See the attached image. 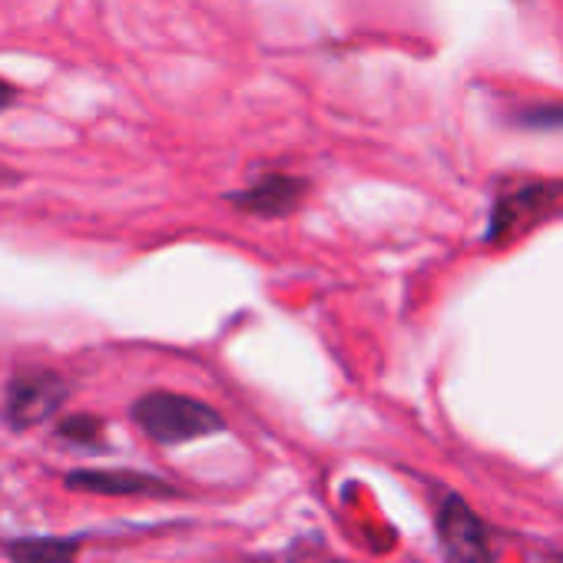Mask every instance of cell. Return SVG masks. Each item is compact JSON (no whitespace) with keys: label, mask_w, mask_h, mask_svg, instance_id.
Segmentation results:
<instances>
[{"label":"cell","mask_w":563,"mask_h":563,"mask_svg":"<svg viewBox=\"0 0 563 563\" xmlns=\"http://www.w3.org/2000/svg\"><path fill=\"white\" fill-rule=\"evenodd\" d=\"M438 540L448 563H494L490 533L484 520L457 494H444L438 507Z\"/></svg>","instance_id":"7a4b0ae2"},{"label":"cell","mask_w":563,"mask_h":563,"mask_svg":"<svg viewBox=\"0 0 563 563\" xmlns=\"http://www.w3.org/2000/svg\"><path fill=\"white\" fill-rule=\"evenodd\" d=\"M67 487L87 490V494H107V497H173L176 487L153 474L140 471H77L67 477Z\"/></svg>","instance_id":"8992f818"},{"label":"cell","mask_w":563,"mask_h":563,"mask_svg":"<svg viewBox=\"0 0 563 563\" xmlns=\"http://www.w3.org/2000/svg\"><path fill=\"white\" fill-rule=\"evenodd\" d=\"M133 421L156 444H183L225 428L222 415L199 398L176 391H150L133 405Z\"/></svg>","instance_id":"6da1fadb"},{"label":"cell","mask_w":563,"mask_h":563,"mask_svg":"<svg viewBox=\"0 0 563 563\" xmlns=\"http://www.w3.org/2000/svg\"><path fill=\"white\" fill-rule=\"evenodd\" d=\"M560 202H563V186H523L504 196L490 219V239H507L514 232H523L533 219L553 212Z\"/></svg>","instance_id":"5b68a950"},{"label":"cell","mask_w":563,"mask_h":563,"mask_svg":"<svg viewBox=\"0 0 563 563\" xmlns=\"http://www.w3.org/2000/svg\"><path fill=\"white\" fill-rule=\"evenodd\" d=\"M57 431H60V438H67V441L93 444V441H100L103 424H100V418H93V415H74V418H64V421L57 424Z\"/></svg>","instance_id":"ba28073f"},{"label":"cell","mask_w":563,"mask_h":563,"mask_svg":"<svg viewBox=\"0 0 563 563\" xmlns=\"http://www.w3.org/2000/svg\"><path fill=\"white\" fill-rule=\"evenodd\" d=\"M14 100H18V87H14L11 80L0 77V113H4Z\"/></svg>","instance_id":"9c48e42d"},{"label":"cell","mask_w":563,"mask_h":563,"mask_svg":"<svg viewBox=\"0 0 563 563\" xmlns=\"http://www.w3.org/2000/svg\"><path fill=\"white\" fill-rule=\"evenodd\" d=\"M64 401H67V382L57 372H47V368L21 372L8 388V421L14 428L41 424Z\"/></svg>","instance_id":"3957f363"},{"label":"cell","mask_w":563,"mask_h":563,"mask_svg":"<svg viewBox=\"0 0 563 563\" xmlns=\"http://www.w3.org/2000/svg\"><path fill=\"white\" fill-rule=\"evenodd\" d=\"M309 192V183L302 176L292 173H265L262 179H255L252 186H245L242 192L232 196V202L258 219H282V216H292L302 199Z\"/></svg>","instance_id":"277c9868"},{"label":"cell","mask_w":563,"mask_h":563,"mask_svg":"<svg viewBox=\"0 0 563 563\" xmlns=\"http://www.w3.org/2000/svg\"><path fill=\"white\" fill-rule=\"evenodd\" d=\"M540 563H563V550H547Z\"/></svg>","instance_id":"30bf717a"},{"label":"cell","mask_w":563,"mask_h":563,"mask_svg":"<svg viewBox=\"0 0 563 563\" xmlns=\"http://www.w3.org/2000/svg\"><path fill=\"white\" fill-rule=\"evenodd\" d=\"M4 553L14 563H74L77 540H57V537H24L4 543Z\"/></svg>","instance_id":"52a82bcc"}]
</instances>
